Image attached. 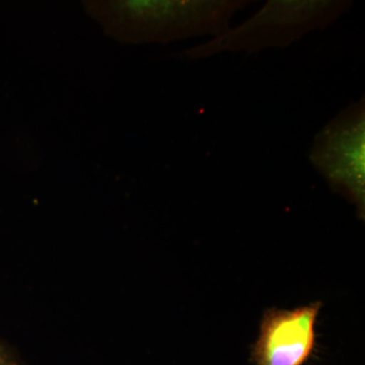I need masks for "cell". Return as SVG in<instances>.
Wrapping results in <instances>:
<instances>
[{
    "label": "cell",
    "mask_w": 365,
    "mask_h": 365,
    "mask_svg": "<svg viewBox=\"0 0 365 365\" xmlns=\"http://www.w3.org/2000/svg\"><path fill=\"white\" fill-rule=\"evenodd\" d=\"M249 0H91L86 13L106 35L124 44H168L216 36Z\"/></svg>",
    "instance_id": "1"
},
{
    "label": "cell",
    "mask_w": 365,
    "mask_h": 365,
    "mask_svg": "<svg viewBox=\"0 0 365 365\" xmlns=\"http://www.w3.org/2000/svg\"><path fill=\"white\" fill-rule=\"evenodd\" d=\"M351 0H268L241 25L180 53L195 60L225 52L258 54L285 48L314 31L325 30L352 9Z\"/></svg>",
    "instance_id": "2"
},
{
    "label": "cell",
    "mask_w": 365,
    "mask_h": 365,
    "mask_svg": "<svg viewBox=\"0 0 365 365\" xmlns=\"http://www.w3.org/2000/svg\"><path fill=\"white\" fill-rule=\"evenodd\" d=\"M309 160L365 215V97L350 103L314 136Z\"/></svg>",
    "instance_id": "3"
},
{
    "label": "cell",
    "mask_w": 365,
    "mask_h": 365,
    "mask_svg": "<svg viewBox=\"0 0 365 365\" xmlns=\"http://www.w3.org/2000/svg\"><path fill=\"white\" fill-rule=\"evenodd\" d=\"M321 304L264 314L254 345V365H304L316 347V324Z\"/></svg>",
    "instance_id": "4"
},
{
    "label": "cell",
    "mask_w": 365,
    "mask_h": 365,
    "mask_svg": "<svg viewBox=\"0 0 365 365\" xmlns=\"http://www.w3.org/2000/svg\"><path fill=\"white\" fill-rule=\"evenodd\" d=\"M0 365H20L14 353L1 341H0Z\"/></svg>",
    "instance_id": "5"
}]
</instances>
